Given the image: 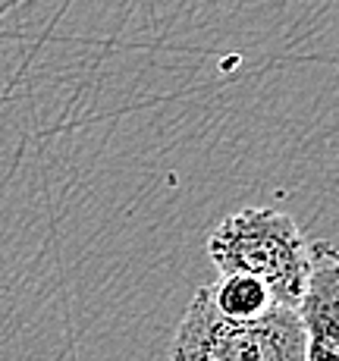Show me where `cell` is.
Wrapping results in <instances>:
<instances>
[{
    "label": "cell",
    "instance_id": "3",
    "mask_svg": "<svg viewBox=\"0 0 339 361\" xmlns=\"http://www.w3.org/2000/svg\"><path fill=\"white\" fill-rule=\"evenodd\" d=\"M305 361H339V248L311 242V280L299 305Z\"/></svg>",
    "mask_w": 339,
    "mask_h": 361
},
{
    "label": "cell",
    "instance_id": "1",
    "mask_svg": "<svg viewBox=\"0 0 339 361\" xmlns=\"http://www.w3.org/2000/svg\"><path fill=\"white\" fill-rule=\"evenodd\" d=\"M207 258L220 276L245 274L271 289L280 308L299 311L311 280V242L289 214L245 207L207 235Z\"/></svg>",
    "mask_w": 339,
    "mask_h": 361
},
{
    "label": "cell",
    "instance_id": "4",
    "mask_svg": "<svg viewBox=\"0 0 339 361\" xmlns=\"http://www.w3.org/2000/svg\"><path fill=\"white\" fill-rule=\"evenodd\" d=\"M207 295H211L217 314L230 317V321H254V317H264L271 308H276L271 289L245 274L220 276L217 283L207 286Z\"/></svg>",
    "mask_w": 339,
    "mask_h": 361
},
{
    "label": "cell",
    "instance_id": "2",
    "mask_svg": "<svg viewBox=\"0 0 339 361\" xmlns=\"http://www.w3.org/2000/svg\"><path fill=\"white\" fill-rule=\"evenodd\" d=\"M170 361H305V330L299 311L271 308L254 321L217 314L207 286L189 298Z\"/></svg>",
    "mask_w": 339,
    "mask_h": 361
}]
</instances>
